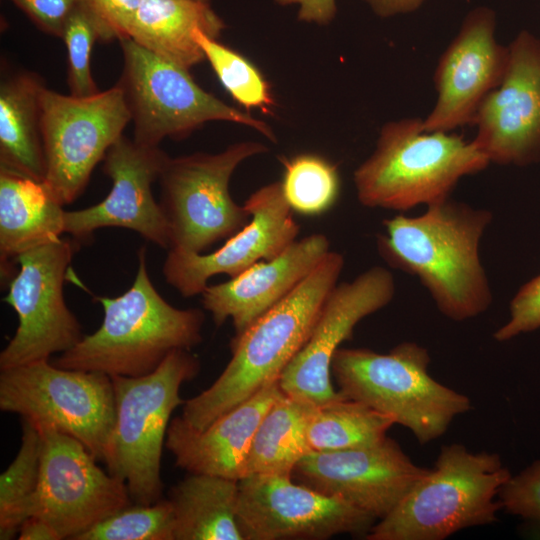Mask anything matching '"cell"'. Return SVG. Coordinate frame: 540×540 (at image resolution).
<instances>
[{
    "instance_id": "18",
    "label": "cell",
    "mask_w": 540,
    "mask_h": 540,
    "mask_svg": "<svg viewBox=\"0 0 540 540\" xmlns=\"http://www.w3.org/2000/svg\"><path fill=\"white\" fill-rule=\"evenodd\" d=\"M501 84L481 104L473 142L499 165L540 162V39L521 31L508 45Z\"/></svg>"
},
{
    "instance_id": "26",
    "label": "cell",
    "mask_w": 540,
    "mask_h": 540,
    "mask_svg": "<svg viewBox=\"0 0 540 540\" xmlns=\"http://www.w3.org/2000/svg\"><path fill=\"white\" fill-rule=\"evenodd\" d=\"M237 480L193 474L171 487L175 540H244L237 522Z\"/></svg>"
},
{
    "instance_id": "10",
    "label": "cell",
    "mask_w": 540,
    "mask_h": 540,
    "mask_svg": "<svg viewBox=\"0 0 540 540\" xmlns=\"http://www.w3.org/2000/svg\"><path fill=\"white\" fill-rule=\"evenodd\" d=\"M267 151L265 144L247 140L214 154L169 157L158 179L159 203L170 228L169 249L202 253L242 229L251 214L233 200L230 179L243 161Z\"/></svg>"
},
{
    "instance_id": "17",
    "label": "cell",
    "mask_w": 540,
    "mask_h": 540,
    "mask_svg": "<svg viewBox=\"0 0 540 540\" xmlns=\"http://www.w3.org/2000/svg\"><path fill=\"white\" fill-rule=\"evenodd\" d=\"M393 439L350 450L310 451L291 477L322 494L338 497L377 521L387 516L427 473Z\"/></svg>"
},
{
    "instance_id": "41",
    "label": "cell",
    "mask_w": 540,
    "mask_h": 540,
    "mask_svg": "<svg viewBox=\"0 0 540 540\" xmlns=\"http://www.w3.org/2000/svg\"><path fill=\"white\" fill-rule=\"evenodd\" d=\"M196 1L207 3V4H211L212 2V0H196Z\"/></svg>"
},
{
    "instance_id": "19",
    "label": "cell",
    "mask_w": 540,
    "mask_h": 540,
    "mask_svg": "<svg viewBox=\"0 0 540 540\" xmlns=\"http://www.w3.org/2000/svg\"><path fill=\"white\" fill-rule=\"evenodd\" d=\"M496 14L486 6L470 11L441 55L434 73L437 100L422 120L428 132L472 125L485 98L502 82L509 48L495 37Z\"/></svg>"
},
{
    "instance_id": "12",
    "label": "cell",
    "mask_w": 540,
    "mask_h": 540,
    "mask_svg": "<svg viewBox=\"0 0 540 540\" xmlns=\"http://www.w3.org/2000/svg\"><path fill=\"white\" fill-rule=\"evenodd\" d=\"M79 242L58 238L17 257L4 302L17 314L16 332L0 353V370L49 359L82 338L81 325L68 308L63 283Z\"/></svg>"
},
{
    "instance_id": "32",
    "label": "cell",
    "mask_w": 540,
    "mask_h": 540,
    "mask_svg": "<svg viewBox=\"0 0 540 540\" xmlns=\"http://www.w3.org/2000/svg\"><path fill=\"white\" fill-rule=\"evenodd\" d=\"M76 540H175V518L168 499L128 505L79 535Z\"/></svg>"
},
{
    "instance_id": "20",
    "label": "cell",
    "mask_w": 540,
    "mask_h": 540,
    "mask_svg": "<svg viewBox=\"0 0 540 540\" xmlns=\"http://www.w3.org/2000/svg\"><path fill=\"white\" fill-rule=\"evenodd\" d=\"M244 206L251 214L250 221L215 251L202 254L169 249L162 272L180 295H199L212 276L236 277L255 263L276 257L295 241L299 226L280 181L257 189Z\"/></svg>"
},
{
    "instance_id": "35",
    "label": "cell",
    "mask_w": 540,
    "mask_h": 540,
    "mask_svg": "<svg viewBox=\"0 0 540 540\" xmlns=\"http://www.w3.org/2000/svg\"><path fill=\"white\" fill-rule=\"evenodd\" d=\"M540 328V274L522 285L510 301L509 318L493 337L508 341Z\"/></svg>"
},
{
    "instance_id": "3",
    "label": "cell",
    "mask_w": 540,
    "mask_h": 540,
    "mask_svg": "<svg viewBox=\"0 0 540 540\" xmlns=\"http://www.w3.org/2000/svg\"><path fill=\"white\" fill-rule=\"evenodd\" d=\"M147 250L138 251V269L130 288L117 297H96L104 317L100 327L52 363L65 369L95 371L110 377H139L153 372L175 350L202 341L201 309H179L154 287Z\"/></svg>"
},
{
    "instance_id": "33",
    "label": "cell",
    "mask_w": 540,
    "mask_h": 540,
    "mask_svg": "<svg viewBox=\"0 0 540 540\" xmlns=\"http://www.w3.org/2000/svg\"><path fill=\"white\" fill-rule=\"evenodd\" d=\"M61 38L67 49L70 94L85 97L99 92L90 61L94 43L103 40V33L97 18L82 0L69 16Z\"/></svg>"
},
{
    "instance_id": "21",
    "label": "cell",
    "mask_w": 540,
    "mask_h": 540,
    "mask_svg": "<svg viewBox=\"0 0 540 540\" xmlns=\"http://www.w3.org/2000/svg\"><path fill=\"white\" fill-rule=\"evenodd\" d=\"M330 252L324 234L292 242L269 260H262L228 281L208 285L201 293L204 310L216 326L231 318L235 335L292 292Z\"/></svg>"
},
{
    "instance_id": "24",
    "label": "cell",
    "mask_w": 540,
    "mask_h": 540,
    "mask_svg": "<svg viewBox=\"0 0 540 540\" xmlns=\"http://www.w3.org/2000/svg\"><path fill=\"white\" fill-rule=\"evenodd\" d=\"M226 25L211 4L196 0H144L128 38L156 56L190 70L204 60L194 32L218 39Z\"/></svg>"
},
{
    "instance_id": "7",
    "label": "cell",
    "mask_w": 540,
    "mask_h": 540,
    "mask_svg": "<svg viewBox=\"0 0 540 540\" xmlns=\"http://www.w3.org/2000/svg\"><path fill=\"white\" fill-rule=\"evenodd\" d=\"M199 369L198 358L179 349L149 374L111 377L115 425L105 464L125 482L132 503L161 499V456L171 416L185 402L180 397L182 384L196 377Z\"/></svg>"
},
{
    "instance_id": "25",
    "label": "cell",
    "mask_w": 540,
    "mask_h": 540,
    "mask_svg": "<svg viewBox=\"0 0 540 540\" xmlns=\"http://www.w3.org/2000/svg\"><path fill=\"white\" fill-rule=\"evenodd\" d=\"M42 80L32 72L3 75L0 83V168L43 182Z\"/></svg>"
},
{
    "instance_id": "22",
    "label": "cell",
    "mask_w": 540,
    "mask_h": 540,
    "mask_svg": "<svg viewBox=\"0 0 540 540\" xmlns=\"http://www.w3.org/2000/svg\"><path fill=\"white\" fill-rule=\"evenodd\" d=\"M284 393L279 380L216 418L195 429L179 416L171 420L165 447L176 466L193 474H209L239 481L254 433L271 405Z\"/></svg>"
},
{
    "instance_id": "8",
    "label": "cell",
    "mask_w": 540,
    "mask_h": 540,
    "mask_svg": "<svg viewBox=\"0 0 540 540\" xmlns=\"http://www.w3.org/2000/svg\"><path fill=\"white\" fill-rule=\"evenodd\" d=\"M119 42L123 69L117 85L134 124L135 141L159 146L165 138L183 139L210 121L240 124L277 141L267 122L203 90L188 69L156 56L130 38Z\"/></svg>"
},
{
    "instance_id": "36",
    "label": "cell",
    "mask_w": 540,
    "mask_h": 540,
    "mask_svg": "<svg viewBox=\"0 0 540 540\" xmlns=\"http://www.w3.org/2000/svg\"><path fill=\"white\" fill-rule=\"evenodd\" d=\"M97 18L103 41L128 38L129 28L144 0H82Z\"/></svg>"
},
{
    "instance_id": "11",
    "label": "cell",
    "mask_w": 540,
    "mask_h": 540,
    "mask_svg": "<svg viewBox=\"0 0 540 540\" xmlns=\"http://www.w3.org/2000/svg\"><path fill=\"white\" fill-rule=\"evenodd\" d=\"M40 103L43 183L64 206L82 194L95 166L123 135L131 117L117 84L85 97L44 86Z\"/></svg>"
},
{
    "instance_id": "2",
    "label": "cell",
    "mask_w": 540,
    "mask_h": 540,
    "mask_svg": "<svg viewBox=\"0 0 540 540\" xmlns=\"http://www.w3.org/2000/svg\"><path fill=\"white\" fill-rule=\"evenodd\" d=\"M344 267L330 251L283 300L230 343L231 359L219 377L183 404L181 417L195 429L244 402L281 374L309 338L321 309Z\"/></svg>"
},
{
    "instance_id": "38",
    "label": "cell",
    "mask_w": 540,
    "mask_h": 540,
    "mask_svg": "<svg viewBox=\"0 0 540 540\" xmlns=\"http://www.w3.org/2000/svg\"><path fill=\"white\" fill-rule=\"evenodd\" d=\"M279 6H297V19L320 26L329 25L336 16V0H274Z\"/></svg>"
},
{
    "instance_id": "5",
    "label": "cell",
    "mask_w": 540,
    "mask_h": 540,
    "mask_svg": "<svg viewBox=\"0 0 540 540\" xmlns=\"http://www.w3.org/2000/svg\"><path fill=\"white\" fill-rule=\"evenodd\" d=\"M498 454L442 446L434 468L384 518L368 540H442L469 527L491 524L502 509L496 500L511 477Z\"/></svg>"
},
{
    "instance_id": "31",
    "label": "cell",
    "mask_w": 540,
    "mask_h": 540,
    "mask_svg": "<svg viewBox=\"0 0 540 540\" xmlns=\"http://www.w3.org/2000/svg\"><path fill=\"white\" fill-rule=\"evenodd\" d=\"M194 38L222 86L240 106L272 112L275 100L270 85L254 64L200 29Z\"/></svg>"
},
{
    "instance_id": "15",
    "label": "cell",
    "mask_w": 540,
    "mask_h": 540,
    "mask_svg": "<svg viewBox=\"0 0 540 540\" xmlns=\"http://www.w3.org/2000/svg\"><path fill=\"white\" fill-rule=\"evenodd\" d=\"M395 295L392 273L374 266L327 297L312 332L279 378L284 394L321 406L345 397L331 380V362L343 341L365 317L387 306Z\"/></svg>"
},
{
    "instance_id": "6",
    "label": "cell",
    "mask_w": 540,
    "mask_h": 540,
    "mask_svg": "<svg viewBox=\"0 0 540 540\" xmlns=\"http://www.w3.org/2000/svg\"><path fill=\"white\" fill-rule=\"evenodd\" d=\"M430 361L428 350L416 342H402L384 354L340 347L331 362V376L345 397L389 416L423 445L472 409L469 397L429 374Z\"/></svg>"
},
{
    "instance_id": "40",
    "label": "cell",
    "mask_w": 540,
    "mask_h": 540,
    "mask_svg": "<svg viewBox=\"0 0 540 540\" xmlns=\"http://www.w3.org/2000/svg\"><path fill=\"white\" fill-rule=\"evenodd\" d=\"M20 540H60L54 528L37 516L28 517L18 531Z\"/></svg>"
},
{
    "instance_id": "9",
    "label": "cell",
    "mask_w": 540,
    "mask_h": 540,
    "mask_svg": "<svg viewBox=\"0 0 540 540\" xmlns=\"http://www.w3.org/2000/svg\"><path fill=\"white\" fill-rule=\"evenodd\" d=\"M0 409L80 441L106 462L115 425L110 376L65 369L49 359L1 370Z\"/></svg>"
},
{
    "instance_id": "39",
    "label": "cell",
    "mask_w": 540,
    "mask_h": 540,
    "mask_svg": "<svg viewBox=\"0 0 540 540\" xmlns=\"http://www.w3.org/2000/svg\"><path fill=\"white\" fill-rule=\"evenodd\" d=\"M372 10L381 17L389 18L397 15L412 13L418 10L426 0H362Z\"/></svg>"
},
{
    "instance_id": "30",
    "label": "cell",
    "mask_w": 540,
    "mask_h": 540,
    "mask_svg": "<svg viewBox=\"0 0 540 540\" xmlns=\"http://www.w3.org/2000/svg\"><path fill=\"white\" fill-rule=\"evenodd\" d=\"M284 198L293 212L317 216L336 203L340 177L336 165L317 154H299L281 160Z\"/></svg>"
},
{
    "instance_id": "4",
    "label": "cell",
    "mask_w": 540,
    "mask_h": 540,
    "mask_svg": "<svg viewBox=\"0 0 540 540\" xmlns=\"http://www.w3.org/2000/svg\"><path fill=\"white\" fill-rule=\"evenodd\" d=\"M421 118L385 123L372 154L354 171L358 201L368 208L408 211L450 198L465 176L490 164L473 140L428 132Z\"/></svg>"
},
{
    "instance_id": "23",
    "label": "cell",
    "mask_w": 540,
    "mask_h": 540,
    "mask_svg": "<svg viewBox=\"0 0 540 540\" xmlns=\"http://www.w3.org/2000/svg\"><path fill=\"white\" fill-rule=\"evenodd\" d=\"M63 205L43 182L0 168V261L2 278L10 261L54 241L64 232Z\"/></svg>"
},
{
    "instance_id": "27",
    "label": "cell",
    "mask_w": 540,
    "mask_h": 540,
    "mask_svg": "<svg viewBox=\"0 0 540 540\" xmlns=\"http://www.w3.org/2000/svg\"><path fill=\"white\" fill-rule=\"evenodd\" d=\"M316 407L286 394L280 396L254 433L245 477L253 474L291 475L299 461L311 451L307 430Z\"/></svg>"
},
{
    "instance_id": "28",
    "label": "cell",
    "mask_w": 540,
    "mask_h": 540,
    "mask_svg": "<svg viewBox=\"0 0 540 540\" xmlns=\"http://www.w3.org/2000/svg\"><path fill=\"white\" fill-rule=\"evenodd\" d=\"M395 424L389 416L347 397L317 406L308 425L311 451L331 452L382 442Z\"/></svg>"
},
{
    "instance_id": "16",
    "label": "cell",
    "mask_w": 540,
    "mask_h": 540,
    "mask_svg": "<svg viewBox=\"0 0 540 540\" xmlns=\"http://www.w3.org/2000/svg\"><path fill=\"white\" fill-rule=\"evenodd\" d=\"M168 158L159 146L120 136L103 159V172L112 181L110 192L98 204L65 211L64 232L81 243L99 228L121 227L169 249V224L152 193Z\"/></svg>"
},
{
    "instance_id": "37",
    "label": "cell",
    "mask_w": 540,
    "mask_h": 540,
    "mask_svg": "<svg viewBox=\"0 0 540 540\" xmlns=\"http://www.w3.org/2000/svg\"><path fill=\"white\" fill-rule=\"evenodd\" d=\"M44 32L62 37L65 24L80 0H10Z\"/></svg>"
},
{
    "instance_id": "34",
    "label": "cell",
    "mask_w": 540,
    "mask_h": 540,
    "mask_svg": "<svg viewBox=\"0 0 540 540\" xmlns=\"http://www.w3.org/2000/svg\"><path fill=\"white\" fill-rule=\"evenodd\" d=\"M502 509L540 527V460L511 476L498 494Z\"/></svg>"
},
{
    "instance_id": "1",
    "label": "cell",
    "mask_w": 540,
    "mask_h": 540,
    "mask_svg": "<svg viewBox=\"0 0 540 540\" xmlns=\"http://www.w3.org/2000/svg\"><path fill=\"white\" fill-rule=\"evenodd\" d=\"M492 213L448 198L418 216L383 220L377 249L386 263L416 277L438 311L461 322L486 312L493 301L480 257Z\"/></svg>"
},
{
    "instance_id": "14",
    "label": "cell",
    "mask_w": 540,
    "mask_h": 540,
    "mask_svg": "<svg viewBox=\"0 0 540 540\" xmlns=\"http://www.w3.org/2000/svg\"><path fill=\"white\" fill-rule=\"evenodd\" d=\"M237 522L244 540H324L365 536L376 519L291 475L253 474L238 481Z\"/></svg>"
},
{
    "instance_id": "29",
    "label": "cell",
    "mask_w": 540,
    "mask_h": 540,
    "mask_svg": "<svg viewBox=\"0 0 540 540\" xmlns=\"http://www.w3.org/2000/svg\"><path fill=\"white\" fill-rule=\"evenodd\" d=\"M42 451L39 428L22 418L19 450L0 476V539L18 536L21 524L31 516L36 495Z\"/></svg>"
},
{
    "instance_id": "13",
    "label": "cell",
    "mask_w": 540,
    "mask_h": 540,
    "mask_svg": "<svg viewBox=\"0 0 540 540\" xmlns=\"http://www.w3.org/2000/svg\"><path fill=\"white\" fill-rule=\"evenodd\" d=\"M37 427L42 451L31 516L48 522L60 540H76L131 504L125 482L101 469L80 441L53 427Z\"/></svg>"
}]
</instances>
